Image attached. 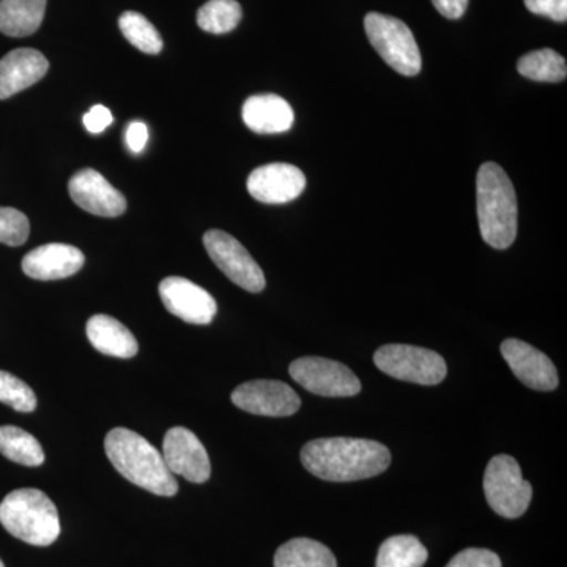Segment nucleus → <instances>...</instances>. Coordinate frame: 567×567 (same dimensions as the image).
Segmentation results:
<instances>
[{
	"label": "nucleus",
	"mask_w": 567,
	"mask_h": 567,
	"mask_svg": "<svg viewBox=\"0 0 567 567\" xmlns=\"http://www.w3.org/2000/svg\"><path fill=\"white\" fill-rule=\"evenodd\" d=\"M275 567H338L333 551L322 543L297 537L278 548Z\"/></svg>",
	"instance_id": "obj_21"
},
{
	"label": "nucleus",
	"mask_w": 567,
	"mask_h": 567,
	"mask_svg": "<svg viewBox=\"0 0 567 567\" xmlns=\"http://www.w3.org/2000/svg\"><path fill=\"white\" fill-rule=\"evenodd\" d=\"M446 567H502V559L487 548H466L451 559Z\"/></svg>",
	"instance_id": "obj_29"
},
{
	"label": "nucleus",
	"mask_w": 567,
	"mask_h": 567,
	"mask_svg": "<svg viewBox=\"0 0 567 567\" xmlns=\"http://www.w3.org/2000/svg\"><path fill=\"white\" fill-rule=\"evenodd\" d=\"M84 262V254L74 246L50 244L32 249L22 259V271L39 281H55L76 275Z\"/></svg>",
	"instance_id": "obj_16"
},
{
	"label": "nucleus",
	"mask_w": 567,
	"mask_h": 567,
	"mask_svg": "<svg viewBox=\"0 0 567 567\" xmlns=\"http://www.w3.org/2000/svg\"><path fill=\"white\" fill-rule=\"evenodd\" d=\"M50 70V62L40 51L20 48L0 59V100L10 99L32 87Z\"/></svg>",
	"instance_id": "obj_17"
},
{
	"label": "nucleus",
	"mask_w": 567,
	"mask_h": 567,
	"mask_svg": "<svg viewBox=\"0 0 567 567\" xmlns=\"http://www.w3.org/2000/svg\"><path fill=\"white\" fill-rule=\"evenodd\" d=\"M470 0H432L436 10L447 20H458L468 9Z\"/></svg>",
	"instance_id": "obj_33"
},
{
	"label": "nucleus",
	"mask_w": 567,
	"mask_h": 567,
	"mask_svg": "<svg viewBox=\"0 0 567 567\" xmlns=\"http://www.w3.org/2000/svg\"><path fill=\"white\" fill-rule=\"evenodd\" d=\"M477 219L483 240L507 249L517 237V196L513 182L496 163H484L476 178Z\"/></svg>",
	"instance_id": "obj_3"
},
{
	"label": "nucleus",
	"mask_w": 567,
	"mask_h": 567,
	"mask_svg": "<svg viewBox=\"0 0 567 567\" xmlns=\"http://www.w3.org/2000/svg\"><path fill=\"white\" fill-rule=\"evenodd\" d=\"M233 402L252 415L284 417L300 410V395L278 380H252L233 391Z\"/></svg>",
	"instance_id": "obj_10"
},
{
	"label": "nucleus",
	"mask_w": 567,
	"mask_h": 567,
	"mask_svg": "<svg viewBox=\"0 0 567 567\" xmlns=\"http://www.w3.org/2000/svg\"><path fill=\"white\" fill-rule=\"evenodd\" d=\"M427 557V548L416 536L399 535L380 546L375 567H423Z\"/></svg>",
	"instance_id": "obj_22"
},
{
	"label": "nucleus",
	"mask_w": 567,
	"mask_h": 567,
	"mask_svg": "<svg viewBox=\"0 0 567 567\" xmlns=\"http://www.w3.org/2000/svg\"><path fill=\"white\" fill-rule=\"evenodd\" d=\"M484 494L499 517L518 518L527 513L533 487L522 476L516 458L499 454L488 462L484 473Z\"/></svg>",
	"instance_id": "obj_6"
},
{
	"label": "nucleus",
	"mask_w": 567,
	"mask_h": 567,
	"mask_svg": "<svg viewBox=\"0 0 567 567\" xmlns=\"http://www.w3.org/2000/svg\"><path fill=\"white\" fill-rule=\"evenodd\" d=\"M118 28L130 43L145 54H159L163 39L155 25L137 11H125L118 20Z\"/></svg>",
	"instance_id": "obj_26"
},
{
	"label": "nucleus",
	"mask_w": 567,
	"mask_h": 567,
	"mask_svg": "<svg viewBox=\"0 0 567 567\" xmlns=\"http://www.w3.org/2000/svg\"><path fill=\"white\" fill-rule=\"evenodd\" d=\"M104 450L114 468L130 483L159 496L177 494V480L167 468L163 454L144 436L130 429L115 427L106 435Z\"/></svg>",
	"instance_id": "obj_2"
},
{
	"label": "nucleus",
	"mask_w": 567,
	"mask_h": 567,
	"mask_svg": "<svg viewBox=\"0 0 567 567\" xmlns=\"http://www.w3.org/2000/svg\"><path fill=\"white\" fill-rule=\"evenodd\" d=\"M301 464L330 483H352L382 475L391 464L390 450L375 440L317 439L301 450Z\"/></svg>",
	"instance_id": "obj_1"
},
{
	"label": "nucleus",
	"mask_w": 567,
	"mask_h": 567,
	"mask_svg": "<svg viewBox=\"0 0 567 567\" xmlns=\"http://www.w3.org/2000/svg\"><path fill=\"white\" fill-rule=\"evenodd\" d=\"M527 9L557 22L567 20V0H524Z\"/></svg>",
	"instance_id": "obj_30"
},
{
	"label": "nucleus",
	"mask_w": 567,
	"mask_h": 567,
	"mask_svg": "<svg viewBox=\"0 0 567 567\" xmlns=\"http://www.w3.org/2000/svg\"><path fill=\"white\" fill-rule=\"evenodd\" d=\"M364 29L380 58L399 74L416 76L423 69L420 48L404 21L372 11L364 18Z\"/></svg>",
	"instance_id": "obj_5"
},
{
	"label": "nucleus",
	"mask_w": 567,
	"mask_h": 567,
	"mask_svg": "<svg viewBox=\"0 0 567 567\" xmlns=\"http://www.w3.org/2000/svg\"><path fill=\"white\" fill-rule=\"evenodd\" d=\"M0 567H6L3 566L2 559H0Z\"/></svg>",
	"instance_id": "obj_34"
},
{
	"label": "nucleus",
	"mask_w": 567,
	"mask_h": 567,
	"mask_svg": "<svg viewBox=\"0 0 567 567\" xmlns=\"http://www.w3.org/2000/svg\"><path fill=\"white\" fill-rule=\"evenodd\" d=\"M0 454L24 466H39L44 462L39 440L17 425H0Z\"/></svg>",
	"instance_id": "obj_23"
},
{
	"label": "nucleus",
	"mask_w": 567,
	"mask_h": 567,
	"mask_svg": "<svg viewBox=\"0 0 567 567\" xmlns=\"http://www.w3.org/2000/svg\"><path fill=\"white\" fill-rule=\"evenodd\" d=\"M47 0H0V32L7 37L32 35L43 22Z\"/></svg>",
	"instance_id": "obj_20"
},
{
	"label": "nucleus",
	"mask_w": 567,
	"mask_h": 567,
	"mask_svg": "<svg viewBox=\"0 0 567 567\" xmlns=\"http://www.w3.org/2000/svg\"><path fill=\"white\" fill-rule=\"evenodd\" d=\"M518 73L537 82H563L567 78L566 61L554 50L528 52L518 59Z\"/></svg>",
	"instance_id": "obj_24"
},
{
	"label": "nucleus",
	"mask_w": 567,
	"mask_h": 567,
	"mask_svg": "<svg viewBox=\"0 0 567 567\" xmlns=\"http://www.w3.org/2000/svg\"><path fill=\"white\" fill-rule=\"evenodd\" d=\"M306 188L305 174L287 163L257 167L248 178V192L264 204H287L297 199Z\"/></svg>",
	"instance_id": "obj_13"
},
{
	"label": "nucleus",
	"mask_w": 567,
	"mask_h": 567,
	"mask_svg": "<svg viewBox=\"0 0 567 567\" xmlns=\"http://www.w3.org/2000/svg\"><path fill=\"white\" fill-rule=\"evenodd\" d=\"M289 372L298 385L323 398H350L361 391L360 379L352 369L328 358H298L290 364Z\"/></svg>",
	"instance_id": "obj_8"
},
{
	"label": "nucleus",
	"mask_w": 567,
	"mask_h": 567,
	"mask_svg": "<svg viewBox=\"0 0 567 567\" xmlns=\"http://www.w3.org/2000/svg\"><path fill=\"white\" fill-rule=\"evenodd\" d=\"M112 121L114 118H112L111 111L102 106V104H96L84 115L85 128L92 134L103 133L111 125Z\"/></svg>",
	"instance_id": "obj_31"
},
{
	"label": "nucleus",
	"mask_w": 567,
	"mask_h": 567,
	"mask_svg": "<svg viewBox=\"0 0 567 567\" xmlns=\"http://www.w3.org/2000/svg\"><path fill=\"white\" fill-rule=\"evenodd\" d=\"M502 354L511 371L524 385L536 391H554L558 386V372L546 353L518 339H506Z\"/></svg>",
	"instance_id": "obj_15"
},
{
	"label": "nucleus",
	"mask_w": 567,
	"mask_h": 567,
	"mask_svg": "<svg viewBox=\"0 0 567 567\" xmlns=\"http://www.w3.org/2000/svg\"><path fill=\"white\" fill-rule=\"evenodd\" d=\"M163 457L173 475L194 484L207 483L212 475L210 458L197 435L186 427H173L164 435Z\"/></svg>",
	"instance_id": "obj_11"
},
{
	"label": "nucleus",
	"mask_w": 567,
	"mask_h": 567,
	"mask_svg": "<svg viewBox=\"0 0 567 567\" xmlns=\"http://www.w3.org/2000/svg\"><path fill=\"white\" fill-rule=\"evenodd\" d=\"M147 141V125L142 122L130 123L128 130H126V144H128L130 151L141 153L144 151Z\"/></svg>",
	"instance_id": "obj_32"
},
{
	"label": "nucleus",
	"mask_w": 567,
	"mask_h": 567,
	"mask_svg": "<svg viewBox=\"0 0 567 567\" xmlns=\"http://www.w3.org/2000/svg\"><path fill=\"white\" fill-rule=\"evenodd\" d=\"M204 245L216 267L241 289L260 293L265 289V275L259 264L233 235L213 229L204 235Z\"/></svg>",
	"instance_id": "obj_9"
},
{
	"label": "nucleus",
	"mask_w": 567,
	"mask_h": 567,
	"mask_svg": "<svg viewBox=\"0 0 567 567\" xmlns=\"http://www.w3.org/2000/svg\"><path fill=\"white\" fill-rule=\"evenodd\" d=\"M164 308L183 322L208 324L218 312L215 298L189 279L169 276L159 284Z\"/></svg>",
	"instance_id": "obj_12"
},
{
	"label": "nucleus",
	"mask_w": 567,
	"mask_h": 567,
	"mask_svg": "<svg viewBox=\"0 0 567 567\" xmlns=\"http://www.w3.org/2000/svg\"><path fill=\"white\" fill-rule=\"evenodd\" d=\"M0 402L20 413H32L37 409V395L32 388L6 371H0Z\"/></svg>",
	"instance_id": "obj_27"
},
{
	"label": "nucleus",
	"mask_w": 567,
	"mask_h": 567,
	"mask_svg": "<svg viewBox=\"0 0 567 567\" xmlns=\"http://www.w3.org/2000/svg\"><path fill=\"white\" fill-rule=\"evenodd\" d=\"M374 363L380 371L402 382L417 385H439L445 380L447 368L442 354L405 344L380 347L374 354Z\"/></svg>",
	"instance_id": "obj_7"
},
{
	"label": "nucleus",
	"mask_w": 567,
	"mask_h": 567,
	"mask_svg": "<svg viewBox=\"0 0 567 567\" xmlns=\"http://www.w3.org/2000/svg\"><path fill=\"white\" fill-rule=\"evenodd\" d=\"M244 18V10L237 0H208L197 11V24L213 35L233 32Z\"/></svg>",
	"instance_id": "obj_25"
},
{
	"label": "nucleus",
	"mask_w": 567,
	"mask_h": 567,
	"mask_svg": "<svg viewBox=\"0 0 567 567\" xmlns=\"http://www.w3.org/2000/svg\"><path fill=\"white\" fill-rule=\"evenodd\" d=\"M71 199L82 210L104 218H117L126 210L125 196L93 169L80 171L69 183Z\"/></svg>",
	"instance_id": "obj_14"
},
{
	"label": "nucleus",
	"mask_w": 567,
	"mask_h": 567,
	"mask_svg": "<svg viewBox=\"0 0 567 567\" xmlns=\"http://www.w3.org/2000/svg\"><path fill=\"white\" fill-rule=\"evenodd\" d=\"M245 125L257 134L289 132L295 122L292 106L274 93L249 96L244 104Z\"/></svg>",
	"instance_id": "obj_18"
},
{
	"label": "nucleus",
	"mask_w": 567,
	"mask_h": 567,
	"mask_svg": "<svg viewBox=\"0 0 567 567\" xmlns=\"http://www.w3.org/2000/svg\"><path fill=\"white\" fill-rule=\"evenodd\" d=\"M87 338L100 353L115 358L136 357L140 344L125 324L106 315L92 316L87 322Z\"/></svg>",
	"instance_id": "obj_19"
},
{
	"label": "nucleus",
	"mask_w": 567,
	"mask_h": 567,
	"mask_svg": "<svg viewBox=\"0 0 567 567\" xmlns=\"http://www.w3.org/2000/svg\"><path fill=\"white\" fill-rule=\"evenodd\" d=\"M0 524L22 543L48 547L61 535L58 507L39 488H18L0 503Z\"/></svg>",
	"instance_id": "obj_4"
},
{
	"label": "nucleus",
	"mask_w": 567,
	"mask_h": 567,
	"mask_svg": "<svg viewBox=\"0 0 567 567\" xmlns=\"http://www.w3.org/2000/svg\"><path fill=\"white\" fill-rule=\"evenodd\" d=\"M29 234H31V224L24 213L17 208L0 207V244L24 245Z\"/></svg>",
	"instance_id": "obj_28"
}]
</instances>
